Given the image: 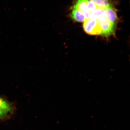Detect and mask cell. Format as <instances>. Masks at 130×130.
I'll return each mask as SVG.
<instances>
[{"mask_svg":"<svg viewBox=\"0 0 130 130\" xmlns=\"http://www.w3.org/2000/svg\"><path fill=\"white\" fill-rule=\"evenodd\" d=\"M105 13V9L98 8L90 13V19L96 20L99 17L104 15Z\"/></svg>","mask_w":130,"mask_h":130,"instance_id":"cell-8","label":"cell"},{"mask_svg":"<svg viewBox=\"0 0 130 130\" xmlns=\"http://www.w3.org/2000/svg\"><path fill=\"white\" fill-rule=\"evenodd\" d=\"M0 108L12 113L14 108L12 104L0 98Z\"/></svg>","mask_w":130,"mask_h":130,"instance_id":"cell-6","label":"cell"},{"mask_svg":"<svg viewBox=\"0 0 130 130\" xmlns=\"http://www.w3.org/2000/svg\"><path fill=\"white\" fill-rule=\"evenodd\" d=\"M86 3L87 9L90 13L98 8L96 5L94 4L91 0H86Z\"/></svg>","mask_w":130,"mask_h":130,"instance_id":"cell-9","label":"cell"},{"mask_svg":"<svg viewBox=\"0 0 130 130\" xmlns=\"http://www.w3.org/2000/svg\"><path fill=\"white\" fill-rule=\"evenodd\" d=\"M71 9L77 10L82 12L85 16L86 20L90 19V13L87 8L86 0H77Z\"/></svg>","mask_w":130,"mask_h":130,"instance_id":"cell-3","label":"cell"},{"mask_svg":"<svg viewBox=\"0 0 130 130\" xmlns=\"http://www.w3.org/2000/svg\"><path fill=\"white\" fill-rule=\"evenodd\" d=\"M70 16L73 20L78 22H84L86 20L85 16L80 11L76 9H72Z\"/></svg>","mask_w":130,"mask_h":130,"instance_id":"cell-5","label":"cell"},{"mask_svg":"<svg viewBox=\"0 0 130 130\" xmlns=\"http://www.w3.org/2000/svg\"><path fill=\"white\" fill-rule=\"evenodd\" d=\"M104 15L110 22L116 24L118 21V16L116 10L112 6L105 9Z\"/></svg>","mask_w":130,"mask_h":130,"instance_id":"cell-4","label":"cell"},{"mask_svg":"<svg viewBox=\"0 0 130 130\" xmlns=\"http://www.w3.org/2000/svg\"><path fill=\"white\" fill-rule=\"evenodd\" d=\"M102 30V36L108 37L115 35V24L110 22L104 14L96 20Z\"/></svg>","mask_w":130,"mask_h":130,"instance_id":"cell-1","label":"cell"},{"mask_svg":"<svg viewBox=\"0 0 130 130\" xmlns=\"http://www.w3.org/2000/svg\"><path fill=\"white\" fill-rule=\"evenodd\" d=\"M98 7L105 9L112 6L109 0H91Z\"/></svg>","mask_w":130,"mask_h":130,"instance_id":"cell-7","label":"cell"},{"mask_svg":"<svg viewBox=\"0 0 130 130\" xmlns=\"http://www.w3.org/2000/svg\"><path fill=\"white\" fill-rule=\"evenodd\" d=\"M12 113L0 108V120L5 119L9 117Z\"/></svg>","mask_w":130,"mask_h":130,"instance_id":"cell-10","label":"cell"},{"mask_svg":"<svg viewBox=\"0 0 130 130\" xmlns=\"http://www.w3.org/2000/svg\"><path fill=\"white\" fill-rule=\"evenodd\" d=\"M84 22V30L87 34L92 35H102V29L96 20L89 19Z\"/></svg>","mask_w":130,"mask_h":130,"instance_id":"cell-2","label":"cell"}]
</instances>
